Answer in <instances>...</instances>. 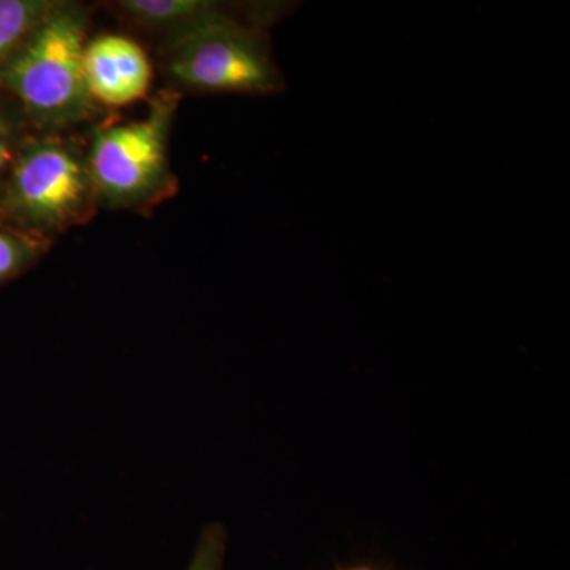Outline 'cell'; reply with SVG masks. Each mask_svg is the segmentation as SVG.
<instances>
[{
  "mask_svg": "<svg viewBox=\"0 0 570 570\" xmlns=\"http://www.w3.org/2000/svg\"><path fill=\"white\" fill-rule=\"evenodd\" d=\"M227 532L220 524H209L202 532L187 570H224Z\"/></svg>",
  "mask_w": 570,
  "mask_h": 570,
  "instance_id": "cell-8",
  "label": "cell"
},
{
  "mask_svg": "<svg viewBox=\"0 0 570 570\" xmlns=\"http://www.w3.org/2000/svg\"><path fill=\"white\" fill-rule=\"evenodd\" d=\"M32 257V246L24 239L0 232V279L28 264Z\"/></svg>",
  "mask_w": 570,
  "mask_h": 570,
  "instance_id": "cell-9",
  "label": "cell"
},
{
  "mask_svg": "<svg viewBox=\"0 0 570 570\" xmlns=\"http://www.w3.org/2000/svg\"><path fill=\"white\" fill-rule=\"evenodd\" d=\"M89 165L58 141L26 149L11 167L10 197L29 223L61 227L80 216L92 193Z\"/></svg>",
  "mask_w": 570,
  "mask_h": 570,
  "instance_id": "cell-4",
  "label": "cell"
},
{
  "mask_svg": "<svg viewBox=\"0 0 570 570\" xmlns=\"http://www.w3.org/2000/svg\"><path fill=\"white\" fill-rule=\"evenodd\" d=\"M52 6L45 0H0V70Z\"/></svg>",
  "mask_w": 570,
  "mask_h": 570,
  "instance_id": "cell-7",
  "label": "cell"
},
{
  "mask_svg": "<svg viewBox=\"0 0 570 570\" xmlns=\"http://www.w3.org/2000/svg\"><path fill=\"white\" fill-rule=\"evenodd\" d=\"M86 18L78 7L45 14L2 71L26 110L51 126L81 121L94 108L85 75Z\"/></svg>",
  "mask_w": 570,
  "mask_h": 570,
  "instance_id": "cell-1",
  "label": "cell"
},
{
  "mask_svg": "<svg viewBox=\"0 0 570 570\" xmlns=\"http://www.w3.org/2000/svg\"><path fill=\"white\" fill-rule=\"evenodd\" d=\"M337 570H384L373 562H358V564L346 566V568H340Z\"/></svg>",
  "mask_w": 570,
  "mask_h": 570,
  "instance_id": "cell-11",
  "label": "cell"
},
{
  "mask_svg": "<svg viewBox=\"0 0 570 570\" xmlns=\"http://www.w3.org/2000/svg\"><path fill=\"white\" fill-rule=\"evenodd\" d=\"M175 107L168 94L154 102L145 118L100 130L88 164L94 186L116 202L137 200L156 189L167 168Z\"/></svg>",
  "mask_w": 570,
  "mask_h": 570,
  "instance_id": "cell-3",
  "label": "cell"
},
{
  "mask_svg": "<svg viewBox=\"0 0 570 570\" xmlns=\"http://www.w3.org/2000/svg\"><path fill=\"white\" fill-rule=\"evenodd\" d=\"M85 75L94 100L121 107L141 99L151 85V63L140 45L104 36L85 48Z\"/></svg>",
  "mask_w": 570,
  "mask_h": 570,
  "instance_id": "cell-5",
  "label": "cell"
},
{
  "mask_svg": "<svg viewBox=\"0 0 570 570\" xmlns=\"http://www.w3.org/2000/svg\"><path fill=\"white\" fill-rule=\"evenodd\" d=\"M13 165V137L10 127L0 118V181Z\"/></svg>",
  "mask_w": 570,
  "mask_h": 570,
  "instance_id": "cell-10",
  "label": "cell"
},
{
  "mask_svg": "<svg viewBox=\"0 0 570 570\" xmlns=\"http://www.w3.org/2000/svg\"><path fill=\"white\" fill-rule=\"evenodd\" d=\"M119 7L141 26L170 33L171 40L202 28L228 9L208 0H124Z\"/></svg>",
  "mask_w": 570,
  "mask_h": 570,
  "instance_id": "cell-6",
  "label": "cell"
},
{
  "mask_svg": "<svg viewBox=\"0 0 570 570\" xmlns=\"http://www.w3.org/2000/svg\"><path fill=\"white\" fill-rule=\"evenodd\" d=\"M167 61L176 80L202 91L268 96L284 86L264 33L230 9L171 40Z\"/></svg>",
  "mask_w": 570,
  "mask_h": 570,
  "instance_id": "cell-2",
  "label": "cell"
}]
</instances>
